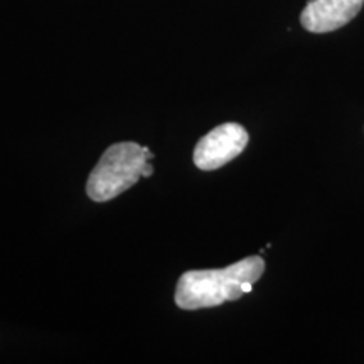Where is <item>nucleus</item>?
<instances>
[{
	"label": "nucleus",
	"mask_w": 364,
	"mask_h": 364,
	"mask_svg": "<svg viewBox=\"0 0 364 364\" xmlns=\"http://www.w3.org/2000/svg\"><path fill=\"white\" fill-rule=\"evenodd\" d=\"M248 132L240 124H223L199 140L194 149V166L201 171H216L235 161L247 149Z\"/></svg>",
	"instance_id": "7ed1b4c3"
},
{
	"label": "nucleus",
	"mask_w": 364,
	"mask_h": 364,
	"mask_svg": "<svg viewBox=\"0 0 364 364\" xmlns=\"http://www.w3.org/2000/svg\"><path fill=\"white\" fill-rule=\"evenodd\" d=\"M154 154L149 147L135 142L113 144L103 152L86 182V194L91 201L107 203L125 193L142 177L145 162Z\"/></svg>",
	"instance_id": "f03ea898"
},
{
	"label": "nucleus",
	"mask_w": 364,
	"mask_h": 364,
	"mask_svg": "<svg viewBox=\"0 0 364 364\" xmlns=\"http://www.w3.org/2000/svg\"><path fill=\"white\" fill-rule=\"evenodd\" d=\"M364 0H309L300 24L309 33L326 34L349 24L363 9Z\"/></svg>",
	"instance_id": "20e7f679"
},
{
	"label": "nucleus",
	"mask_w": 364,
	"mask_h": 364,
	"mask_svg": "<svg viewBox=\"0 0 364 364\" xmlns=\"http://www.w3.org/2000/svg\"><path fill=\"white\" fill-rule=\"evenodd\" d=\"M152 174H154V167H152V164L147 161V162H145L144 169H142V177H150Z\"/></svg>",
	"instance_id": "39448f33"
},
{
	"label": "nucleus",
	"mask_w": 364,
	"mask_h": 364,
	"mask_svg": "<svg viewBox=\"0 0 364 364\" xmlns=\"http://www.w3.org/2000/svg\"><path fill=\"white\" fill-rule=\"evenodd\" d=\"M265 272V262L258 255L243 258L220 270H189L181 275L176 287L174 300L184 311L218 307L225 302L238 300L245 282L260 280Z\"/></svg>",
	"instance_id": "f257e3e1"
}]
</instances>
